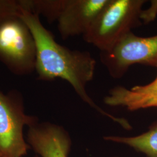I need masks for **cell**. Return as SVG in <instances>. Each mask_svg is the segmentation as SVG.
<instances>
[{"instance_id":"9","label":"cell","mask_w":157,"mask_h":157,"mask_svg":"<svg viewBox=\"0 0 157 157\" xmlns=\"http://www.w3.org/2000/svg\"><path fill=\"white\" fill-rule=\"evenodd\" d=\"M104 139L130 146L147 157H157V121L141 135L134 137L106 136Z\"/></svg>"},{"instance_id":"2","label":"cell","mask_w":157,"mask_h":157,"mask_svg":"<svg viewBox=\"0 0 157 157\" xmlns=\"http://www.w3.org/2000/svg\"><path fill=\"white\" fill-rule=\"evenodd\" d=\"M145 0H110L89 30L83 36L87 43L101 52L113 48L132 29L141 24Z\"/></svg>"},{"instance_id":"5","label":"cell","mask_w":157,"mask_h":157,"mask_svg":"<svg viewBox=\"0 0 157 157\" xmlns=\"http://www.w3.org/2000/svg\"><path fill=\"white\" fill-rule=\"evenodd\" d=\"M100 58L113 78H122L136 64L157 67V35L142 37L130 32L110 50L101 52Z\"/></svg>"},{"instance_id":"4","label":"cell","mask_w":157,"mask_h":157,"mask_svg":"<svg viewBox=\"0 0 157 157\" xmlns=\"http://www.w3.org/2000/svg\"><path fill=\"white\" fill-rule=\"evenodd\" d=\"M37 122V118L25 113L22 95L18 91L4 94L0 90V154L5 157L26 155L30 147L23 129Z\"/></svg>"},{"instance_id":"3","label":"cell","mask_w":157,"mask_h":157,"mask_svg":"<svg viewBox=\"0 0 157 157\" xmlns=\"http://www.w3.org/2000/svg\"><path fill=\"white\" fill-rule=\"evenodd\" d=\"M0 62L17 75H26L35 70V41L19 16L10 18L0 25Z\"/></svg>"},{"instance_id":"10","label":"cell","mask_w":157,"mask_h":157,"mask_svg":"<svg viewBox=\"0 0 157 157\" xmlns=\"http://www.w3.org/2000/svg\"><path fill=\"white\" fill-rule=\"evenodd\" d=\"M19 0H0V25L6 20L21 14Z\"/></svg>"},{"instance_id":"12","label":"cell","mask_w":157,"mask_h":157,"mask_svg":"<svg viewBox=\"0 0 157 157\" xmlns=\"http://www.w3.org/2000/svg\"><path fill=\"white\" fill-rule=\"evenodd\" d=\"M151 107H157V100L152 101L151 102L148 103L146 106V108H151Z\"/></svg>"},{"instance_id":"14","label":"cell","mask_w":157,"mask_h":157,"mask_svg":"<svg viewBox=\"0 0 157 157\" xmlns=\"http://www.w3.org/2000/svg\"><path fill=\"white\" fill-rule=\"evenodd\" d=\"M36 157H40L39 156H36Z\"/></svg>"},{"instance_id":"7","label":"cell","mask_w":157,"mask_h":157,"mask_svg":"<svg viewBox=\"0 0 157 157\" xmlns=\"http://www.w3.org/2000/svg\"><path fill=\"white\" fill-rule=\"evenodd\" d=\"M26 141L40 157H67L72 144L65 129L48 122L29 127Z\"/></svg>"},{"instance_id":"13","label":"cell","mask_w":157,"mask_h":157,"mask_svg":"<svg viewBox=\"0 0 157 157\" xmlns=\"http://www.w3.org/2000/svg\"><path fill=\"white\" fill-rule=\"evenodd\" d=\"M0 157H5L4 155H2L1 154H0Z\"/></svg>"},{"instance_id":"1","label":"cell","mask_w":157,"mask_h":157,"mask_svg":"<svg viewBox=\"0 0 157 157\" xmlns=\"http://www.w3.org/2000/svg\"><path fill=\"white\" fill-rule=\"evenodd\" d=\"M19 17L28 26L35 41V70L38 78L46 81L56 78L66 80L90 107L129 130L131 125L127 119L104 111L87 94L86 86L94 78L96 67V61L90 52L71 50L58 43L53 34L43 25L38 15L22 8Z\"/></svg>"},{"instance_id":"6","label":"cell","mask_w":157,"mask_h":157,"mask_svg":"<svg viewBox=\"0 0 157 157\" xmlns=\"http://www.w3.org/2000/svg\"><path fill=\"white\" fill-rule=\"evenodd\" d=\"M110 0H57L55 21L63 39L83 36Z\"/></svg>"},{"instance_id":"11","label":"cell","mask_w":157,"mask_h":157,"mask_svg":"<svg viewBox=\"0 0 157 157\" xmlns=\"http://www.w3.org/2000/svg\"><path fill=\"white\" fill-rule=\"evenodd\" d=\"M157 17V0L150 1V6L146 10H143L140 15V20L144 24L153 22Z\"/></svg>"},{"instance_id":"8","label":"cell","mask_w":157,"mask_h":157,"mask_svg":"<svg viewBox=\"0 0 157 157\" xmlns=\"http://www.w3.org/2000/svg\"><path fill=\"white\" fill-rule=\"evenodd\" d=\"M157 100V76L148 84L135 86L131 89L117 86L109 90L104 98L109 106L122 107L129 111L146 108L147 105Z\"/></svg>"}]
</instances>
